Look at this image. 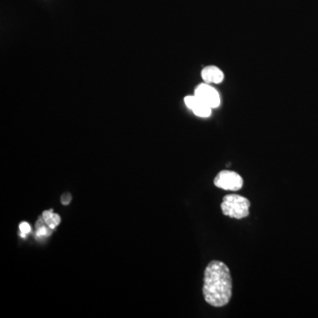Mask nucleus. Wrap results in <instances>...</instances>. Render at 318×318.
<instances>
[{"label": "nucleus", "instance_id": "1", "mask_svg": "<svg viewBox=\"0 0 318 318\" xmlns=\"http://www.w3.org/2000/svg\"><path fill=\"white\" fill-rule=\"evenodd\" d=\"M202 294L206 303L215 308L229 303L233 295V282L229 268L220 261H211L204 271Z\"/></svg>", "mask_w": 318, "mask_h": 318}, {"label": "nucleus", "instance_id": "2", "mask_svg": "<svg viewBox=\"0 0 318 318\" xmlns=\"http://www.w3.org/2000/svg\"><path fill=\"white\" fill-rule=\"evenodd\" d=\"M251 203L248 198L240 194H226L223 198L221 210L223 214L227 217L241 219L249 215V208Z\"/></svg>", "mask_w": 318, "mask_h": 318}, {"label": "nucleus", "instance_id": "3", "mask_svg": "<svg viewBox=\"0 0 318 318\" xmlns=\"http://www.w3.org/2000/svg\"><path fill=\"white\" fill-rule=\"evenodd\" d=\"M214 185L224 190L238 191L243 186V178L235 171H219L214 178Z\"/></svg>", "mask_w": 318, "mask_h": 318}, {"label": "nucleus", "instance_id": "4", "mask_svg": "<svg viewBox=\"0 0 318 318\" xmlns=\"http://www.w3.org/2000/svg\"><path fill=\"white\" fill-rule=\"evenodd\" d=\"M194 95L212 109L217 108L221 103V98L217 89L206 82H202L195 87Z\"/></svg>", "mask_w": 318, "mask_h": 318}, {"label": "nucleus", "instance_id": "5", "mask_svg": "<svg viewBox=\"0 0 318 318\" xmlns=\"http://www.w3.org/2000/svg\"><path fill=\"white\" fill-rule=\"evenodd\" d=\"M184 103L186 107L191 110L194 115L201 118H208L211 115L212 108L209 105H206L200 98L196 96H186L184 98Z\"/></svg>", "mask_w": 318, "mask_h": 318}, {"label": "nucleus", "instance_id": "6", "mask_svg": "<svg viewBox=\"0 0 318 318\" xmlns=\"http://www.w3.org/2000/svg\"><path fill=\"white\" fill-rule=\"evenodd\" d=\"M203 82L209 84H219L225 79L223 71L216 66H207L201 72Z\"/></svg>", "mask_w": 318, "mask_h": 318}, {"label": "nucleus", "instance_id": "7", "mask_svg": "<svg viewBox=\"0 0 318 318\" xmlns=\"http://www.w3.org/2000/svg\"><path fill=\"white\" fill-rule=\"evenodd\" d=\"M52 210H46V211H43V221L51 229H54L55 227L57 226L56 223H55L53 217H52Z\"/></svg>", "mask_w": 318, "mask_h": 318}, {"label": "nucleus", "instance_id": "8", "mask_svg": "<svg viewBox=\"0 0 318 318\" xmlns=\"http://www.w3.org/2000/svg\"><path fill=\"white\" fill-rule=\"evenodd\" d=\"M19 230L22 233H27L30 232V225L27 224V222H22L19 225Z\"/></svg>", "mask_w": 318, "mask_h": 318}, {"label": "nucleus", "instance_id": "9", "mask_svg": "<svg viewBox=\"0 0 318 318\" xmlns=\"http://www.w3.org/2000/svg\"><path fill=\"white\" fill-rule=\"evenodd\" d=\"M36 234L38 235V236H43V235H46L48 234V229L46 228V226H44V225H42V226H40L38 228H36Z\"/></svg>", "mask_w": 318, "mask_h": 318}, {"label": "nucleus", "instance_id": "10", "mask_svg": "<svg viewBox=\"0 0 318 318\" xmlns=\"http://www.w3.org/2000/svg\"><path fill=\"white\" fill-rule=\"evenodd\" d=\"M71 198L72 197H71V194L69 193H65V194H63L62 197H61L62 204H64V205L68 204L71 202Z\"/></svg>", "mask_w": 318, "mask_h": 318}, {"label": "nucleus", "instance_id": "11", "mask_svg": "<svg viewBox=\"0 0 318 318\" xmlns=\"http://www.w3.org/2000/svg\"><path fill=\"white\" fill-rule=\"evenodd\" d=\"M52 217H53V219H54L56 225H59V223H60V217H59V216H58V214L53 213V215H52Z\"/></svg>", "mask_w": 318, "mask_h": 318}]
</instances>
